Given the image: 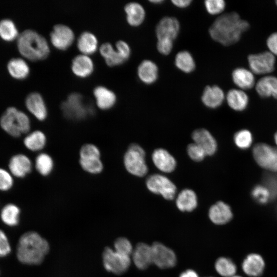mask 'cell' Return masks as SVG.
I'll use <instances>...</instances> for the list:
<instances>
[{"label": "cell", "mask_w": 277, "mask_h": 277, "mask_svg": "<svg viewBox=\"0 0 277 277\" xmlns=\"http://www.w3.org/2000/svg\"><path fill=\"white\" fill-rule=\"evenodd\" d=\"M201 99L206 107L216 108L223 103L225 94L223 90L218 86H207L203 91Z\"/></svg>", "instance_id": "24"}, {"label": "cell", "mask_w": 277, "mask_h": 277, "mask_svg": "<svg viewBox=\"0 0 277 277\" xmlns=\"http://www.w3.org/2000/svg\"><path fill=\"white\" fill-rule=\"evenodd\" d=\"M242 268L243 272L248 276H260L265 268V262L262 256L257 253H250L244 259Z\"/></svg>", "instance_id": "21"}, {"label": "cell", "mask_w": 277, "mask_h": 277, "mask_svg": "<svg viewBox=\"0 0 277 277\" xmlns=\"http://www.w3.org/2000/svg\"><path fill=\"white\" fill-rule=\"evenodd\" d=\"M53 161L46 153H41L35 159V166L37 172L43 176L50 174L53 169Z\"/></svg>", "instance_id": "39"}, {"label": "cell", "mask_w": 277, "mask_h": 277, "mask_svg": "<svg viewBox=\"0 0 277 277\" xmlns=\"http://www.w3.org/2000/svg\"><path fill=\"white\" fill-rule=\"evenodd\" d=\"M208 216L213 223L222 225L230 221L233 214L228 204L222 201H219L210 207Z\"/></svg>", "instance_id": "17"}, {"label": "cell", "mask_w": 277, "mask_h": 277, "mask_svg": "<svg viewBox=\"0 0 277 277\" xmlns=\"http://www.w3.org/2000/svg\"><path fill=\"white\" fill-rule=\"evenodd\" d=\"M266 44L270 52L277 55V32L272 33L268 37Z\"/></svg>", "instance_id": "49"}, {"label": "cell", "mask_w": 277, "mask_h": 277, "mask_svg": "<svg viewBox=\"0 0 277 277\" xmlns=\"http://www.w3.org/2000/svg\"><path fill=\"white\" fill-rule=\"evenodd\" d=\"M13 185V179L11 174L3 168H0V190L7 191Z\"/></svg>", "instance_id": "45"}, {"label": "cell", "mask_w": 277, "mask_h": 277, "mask_svg": "<svg viewBox=\"0 0 277 277\" xmlns=\"http://www.w3.org/2000/svg\"><path fill=\"white\" fill-rule=\"evenodd\" d=\"M97 106L102 110L112 108L116 103V96L111 89L104 86H97L93 91Z\"/></svg>", "instance_id": "20"}, {"label": "cell", "mask_w": 277, "mask_h": 277, "mask_svg": "<svg viewBox=\"0 0 277 277\" xmlns=\"http://www.w3.org/2000/svg\"><path fill=\"white\" fill-rule=\"evenodd\" d=\"M98 40L91 32L85 31L81 33L77 39V47L82 54L90 55L97 49Z\"/></svg>", "instance_id": "29"}, {"label": "cell", "mask_w": 277, "mask_h": 277, "mask_svg": "<svg viewBox=\"0 0 277 277\" xmlns=\"http://www.w3.org/2000/svg\"><path fill=\"white\" fill-rule=\"evenodd\" d=\"M19 33L15 23L11 19L0 21V37L4 41L10 42L17 39Z\"/></svg>", "instance_id": "37"}, {"label": "cell", "mask_w": 277, "mask_h": 277, "mask_svg": "<svg viewBox=\"0 0 277 277\" xmlns=\"http://www.w3.org/2000/svg\"><path fill=\"white\" fill-rule=\"evenodd\" d=\"M205 9L211 15H217L222 13L226 7L223 0H207L204 2Z\"/></svg>", "instance_id": "43"}, {"label": "cell", "mask_w": 277, "mask_h": 277, "mask_svg": "<svg viewBox=\"0 0 277 277\" xmlns=\"http://www.w3.org/2000/svg\"><path fill=\"white\" fill-rule=\"evenodd\" d=\"M131 255L134 265L139 269L144 270L152 263L151 246L146 243H138Z\"/></svg>", "instance_id": "16"}, {"label": "cell", "mask_w": 277, "mask_h": 277, "mask_svg": "<svg viewBox=\"0 0 277 277\" xmlns=\"http://www.w3.org/2000/svg\"><path fill=\"white\" fill-rule=\"evenodd\" d=\"M16 41L19 52L30 61L44 60L50 53V47L46 39L34 30H25L19 33Z\"/></svg>", "instance_id": "3"}, {"label": "cell", "mask_w": 277, "mask_h": 277, "mask_svg": "<svg viewBox=\"0 0 277 277\" xmlns=\"http://www.w3.org/2000/svg\"><path fill=\"white\" fill-rule=\"evenodd\" d=\"M214 267L216 271L223 277H232L236 272V266L231 259L226 257L218 258Z\"/></svg>", "instance_id": "38"}, {"label": "cell", "mask_w": 277, "mask_h": 277, "mask_svg": "<svg viewBox=\"0 0 277 277\" xmlns=\"http://www.w3.org/2000/svg\"><path fill=\"white\" fill-rule=\"evenodd\" d=\"M11 251V246L6 233L0 229V257H5Z\"/></svg>", "instance_id": "47"}, {"label": "cell", "mask_w": 277, "mask_h": 277, "mask_svg": "<svg viewBox=\"0 0 277 277\" xmlns=\"http://www.w3.org/2000/svg\"><path fill=\"white\" fill-rule=\"evenodd\" d=\"M180 29L179 21L174 17L165 16L162 18L155 28L157 39L168 38L174 41L177 36Z\"/></svg>", "instance_id": "14"}, {"label": "cell", "mask_w": 277, "mask_h": 277, "mask_svg": "<svg viewBox=\"0 0 277 277\" xmlns=\"http://www.w3.org/2000/svg\"><path fill=\"white\" fill-rule=\"evenodd\" d=\"M71 70L72 72L80 77H86L92 74L94 70V63L88 55L80 54L72 60Z\"/></svg>", "instance_id": "19"}, {"label": "cell", "mask_w": 277, "mask_h": 277, "mask_svg": "<svg viewBox=\"0 0 277 277\" xmlns=\"http://www.w3.org/2000/svg\"><path fill=\"white\" fill-rule=\"evenodd\" d=\"M75 38L73 30L68 26L58 24L55 25L50 33V39L53 46L57 49H67Z\"/></svg>", "instance_id": "13"}, {"label": "cell", "mask_w": 277, "mask_h": 277, "mask_svg": "<svg viewBox=\"0 0 277 277\" xmlns=\"http://www.w3.org/2000/svg\"><path fill=\"white\" fill-rule=\"evenodd\" d=\"M274 142H275V144H276V146H277V131H276V133L274 134Z\"/></svg>", "instance_id": "53"}, {"label": "cell", "mask_w": 277, "mask_h": 277, "mask_svg": "<svg viewBox=\"0 0 277 277\" xmlns=\"http://www.w3.org/2000/svg\"><path fill=\"white\" fill-rule=\"evenodd\" d=\"M232 277H242V276H241L240 275H234V276H233Z\"/></svg>", "instance_id": "54"}, {"label": "cell", "mask_w": 277, "mask_h": 277, "mask_svg": "<svg viewBox=\"0 0 277 277\" xmlns=\"http://www.w3.org/2000/svg\"><path fill=\"white\" fill-rule=\"evenodd\" d=\"M176 205L181 211L190 212L197 205V196L192 190L186 189L180 192L176 199Z\"/></svg>", "instance_id": "33"}, {"label": "cell", "mask_w": 277, "mask_h": 277, "mask_svg": "<svg viewBox=\"0 0 277 277\" xmlns=\"http://www.w3.org/2000/svg\"><path fill=\"white\" fill-rule=\"evenodd\" d=\"M232 79L236 86L244 90L251 89L255 84L253 73L243 67L236 68L232 71Z\"/></svg>", "instance_id": "30"}, {"label": "cell", "mask_w": 277, "mask_h": 277, "mask_svg": "<svg viewBox=\"0 0 277 277\" xmlns=\"http://www.w3.org/2000/svg\"><path fill=\"white\" fill-rule=\"evenodd\" d=\"M126 20L133 27L141 25L144 21L146 16L145 10L142 5L137 2H130L124 7Z\"/></svg>", "instance_id": "26"}, {"label": "cell", "mask_w": 277, "mask_h": 277, "mask_svg": "<svg viewBox=\"0 0 277 277\" xmlns=\"http://www.w3.org/2000/svg\"><path fill=\"white\" fill-rule=\"evenodd\" d=\"M100 54L109 66L120 65L126 61L121 53L109 42L102 44L99 49Z\"/></svg>", "instance_id": "32"}, {"label": "cell", "mask_w": 277, "mask_h": 277, "mask_svg": "<svg viewBox=\"0 0 277 277\" xmlns=\"http://www.w3.org/2000/svg\"><path fill=\"white\" fill-rule=\"evenodd\" d=\"M114 246L116 252L125 255L130 256L133 250L131 242L124 237L116 239L114 241Z\"/></svg>", "instance_id": "41"}, {"label": "cell", "mask_w": 277, "mask_h": 277, "mask_svg": "<svg viewBox=\"0 0 277 277\" xmlns=\"http://www.w3.org/2000/svg\"><path fill=\"white\" fill-rule=\"evenodd\" d=\"M115 48L121 53L126 61H127L131 54L129 45L123 40L117 41L115 43Z\"/></svg>", "instance_id": "48"}, {"label": "cell", "mask_w": 277, "mask_h": 277, "mask_svg": "<svg viewBox=\"0 0 277 277\" xmlns=\"http://www.w3.org/2000/svg\"><path fill=\"white\" fill-rule=\"evenodd\" d=\"M9 74L17 80H24L30 73V67L26 61L22 58L14 57L9 60L7 65Z\"/></svg>", "instance_id": "28"}, {"label": "cell", "mask_w": 277, "mask_h": 277, "mask_svg": "<svg viewBox=\"0 0 277 277\" xmlns=\"http://www.w3.org/2000/svg\"><path fill=\"white\" fill-rule=\"evenodd\" d=\"M8 166L11 173L19 178L25 177L31 171L32 168L31 160L23 154L13 155L9 161Z\"/></svg>", "instance_id": "18"}, {"label": "cell", "mask_w": 277, "mask_h": 277, "mask_svg": "<svg viewBox=\"0 0 277 277\" xmlns=\"http://www.w3.org/2000/svg\"><path fill=\"white\" fill-rule=\"evenodd\" d=\"M255 90L262 97L277 98V77L267 75L262 77L256 83Z\"/></svg>", "instance_id": "27"}, {"label": "cell", "mask_w": 277, "mask_h": 277, "mask_svg": "<svg viewBox=\"0 0 277 277\" xmlns=\"http://www.w3.org/2000/svg\"><path fill=\"white\" fill-rule=\"evenodd\" d=\"M2 128L9 135L17 137L28 133L30 129V121L24 112L14 107L8 108L0 118Z\"/></svg>", "instance_id": "4"}, {"label": "cell", "mask_w": 277, "mask_h": 277, "mask_svg": "<svg viewBox=\"0 0 277 277\" xmlns=\"http://www.w3.org/2000/svg\"><path fill=\"white\" fill-rule=\"evenodd\" d=\"M179 277H199V276L195 271L189 269L182 272Z\"/></svg>", "instance_id": "51"}, {"label": "cell", "mask_w": 277, "mask_h": 277, "mask_svg": "<svg viewBox=\"0 0 277 277\" xmlns=\"http://www.w3.org/2000/svg\"><path fill=\"white\" fill-rule=\"evenodd\" d=\"M47 138L44 132L35 130L28 134L24 140L25 147L32 151L42 150L46 144Z\"/></svg>", "instance_id": "34"}, {"label": "cell", "mask_w": 277, "mask_h": 277, "mask_svg": "<svg viewBox=\"0 0 277 277\" xmlns=\"http://www.w3.org/2000/svg\"><path fill=\"white\" fill-rule=\"evenodd\" d=\"M151 3H154V4H159V3H161L163 2V1H161V0H154V1H150Z\"/></svg>", "instance_id": "52"}, {"label": "cell", "mask_w": 277, "mask_h": 277, "mask_svg": "<svg viewBox=\"0 0 277 277\" xmlns=\"http://www.w3.org/2000/svg\"><path fill=\"white\" fill-rule=\"evenodd\" d=\"M226 98L229 106L235 111L244 110L249 103L248 96L244 91L240 89H230L228 92Z\"/></svg>", "instance_id": "31"}, {"label": "cell", "mask_w": 277, "mask_h": 277, "mask_svg": "<svg viewBox=\"0 0 277 277\" xmlns=\"http://www.w3.org/2000/svg\"><path fill=\"white\" fill-rule=\"evenodd\" d=\"M248 62L252 73L265 74L274 71L275 58L270 52L264 51L249 55Z\"/></svg>", "instance_id": "11"}, {"label": "cell", "mask_w": 277, "mask_h": 277, "mask_svg": "<svg viewBox=\"0 0 277 277\" xmlns=\"http://www.w3.org/2000/svg\"><path fill=\"white\" fill-rule=\"evenodd\" d=\"M147 187L151 192L161 194L168 200L173 199L176 188L175 185L166 176L155 174L150 175L146 181Z\"/></svg>", "instance_id": "10"}, {"label": "cell", "mask_w": 277, "mask_h": 277, "mask_svg": "<svg viewBox=\"0 0 277 277\" xmlns=\"http://www.w3.org/2000/svg\"><path fill=\"white\" fill-rule=\"evenodd\" d=\"M79 156L80 165L85 171L97 174L103 171L104 166L101 159V151L96 145L84 144L80 149Z\"/></svg>", "instance_id": "7"}, {"label": "cell", "mask_w": 277, "mask_h": 277, "mask_svg": "<svg viewBox=\"0 0 277 277\" xmlns=\"http://www.w3.org/2000/svg\"><path fill=\"white\" fill-rule=\"evenodd\" d=\"M47 241L35 231H28L19 238L16 256L19 262L27 265H38L49 251Z\"/></svg>", "instance_id": "2"}, {"label": "cell", "mask_w": 277, "mask_h": 277, "mask_svg": "<svg viewBox=\"0 0 277 277\" xmlns=\"http://www.w3.org/2000/svg\"><path fill=\"white\" fill-rule=\"evenodd\" d=\"M252 135L248 130H241L238 131L234 136L235 144L241 149H246L249 148L252 143Z\"/></svg>", "instance_id": "40"}, {"label": "cell", "mask_w": 277, "mask_h": 277, "mask_svg": "<svg viewBox=\"0 0 277 277\" xmlns=\"http://www.w3.org/2000/svg\"><path fill=\"white\" fill-rule=\"evenodd\" d=\"M276 5L277 6V1H275Z\"/></svg>", "instance_id": "55"}, {"label": "cell", "mask_w": 277, "mask_h": 277, "mask_svg": "<svg viewBox=\"0 0 277 277\" xmlns=\"http://www.w3.org/2000/svg\"><path fill=\"white\" fill-rule=\"evenodd\" d=\"M194 143L200 146L206 152V155H213L217 149L215 140L211 133L205 129L195 130L192 134Z\"/></svg>", "instance_id": "22"}, {"label": "cell", "mask_w": 277, "mask_h": 277, "mask_svg": "<svg viewBox=\"0 0 277 277\" xmlns=\"http://www.w3.org/2000/svg\"><path fill=\"white\" fill-rule=\"evenodd\" d=\"M249 28V24L242 19L238 13L231 12L218 17L209 29L211 37L224 46L237 43L242 34Z\"/></svg>", "instance_id": "1"}, {"label": "cell", "mask_w": 277, "mask_h": 277, "mask_svg": "<svg viewBox=\"0 0 277 277\" xmlns=\"http://www.w3.org/2000/svg\"><path fill=\"white\" fill-rule=\"evenodd\" d=\"M102 257L105 268L116 275L125 273L131 264L130 256L120 254L109 247L105 248Z\"/></svg>", "instance_id": "9"}, {"label": "cell", "mask_w": 277, "mask_h": 277, "mask_svg": "<svg viewBox=\"0 0 277 277\" xmlns=\"http://www.w3.org/2000/svg\"><path fill=\"white\" fill-rule=\"evenodd\" d=\"M173 41L168 38L157 39L156 48L162 54L167 55L170 54L173 48Z\"/></svg>", "instance_id": "46"}, {"label": "cell", "mask_w": 277, "mask_h": 277, "mask_svg": "<svg viewBox=\"0 0 277 277\" xmlns=\"http://www.w3.org/2000/svg\"><path fill=\"white\" fill-rule=\"evenodd\" d=\"M144 149L136 144H131L124 156V164L127 171L136 176H143L148 171Z\"/></svg>", "instance_id": "6"}, {"label": "cell", "mask_w": 277, "mask_h": 277, "mask_svg": "<svg viewBox=\"0 0 277 277\" xmlns=\"http://www.w3.org/2000/svg\"><path fill=\"white\" fill-rule=\"evenodd\" d=\"M20 209L13 204L6 205L1 210V219L7 226L13 227L18 225L19 221Z\"/></svg>", "instance_id": "35"}, {"label": "cell", "mask_w": 277, "mask_h": 277, "mask_svg": "<svg viewBox=\"0 0 277 277\" xmlns=\"http://www.w3.org/2000/svg\"><path fill=\"white\" fill-rule=\"evenodd\" d=\"M152 263L161 269L173 267L177 261L174 252L160 242H154L151 245Z\"/></svg>", "instance_id": "12"}, {"label": "cell", "mask_w": 277, "mask_h": 277, "mask_svg": "<svg viewBox=\"0 0 277 277\" xmlns=\"http://www.w3.org/2000/svg\"><path fill=\"white\" fill-rule=\"evenodd\" d=\"M175 66L181 71L189 73L195 68V63L191 54L186 50L179 52L175 57Z\"/></svg>", "instance_id": "36"}, {"label": "cell", "mask_w": 277, "mask_h": 277, "mask_svg": "<svg viewBox=\"0 0 277 277\" xmlns=\"http://www.w3.org/2000/svg\"><path fill=\"white\" fill-rule=\"evenodd\" d=\"M152 159L156 168L162 172H171L175 168V159L164 149L159 148L155 150L152 153Z\"/></svg>", "instance_id": "23"}, {"label": "cell", "mask_w": 277, "mask_h": 277, "mask_svg": "<svg viewBox=\"0 0 277 277\" xmlns=\"http://www.w3.org/2000/svg\"><path fill=\"white\" fill-rule=\"evenodd\" d=\"M28 110L38 120H45L48 115L47 108L42 95L37 92H32L25 99Z\"/></svg>", "instance_id": "15"}, {"label": "cell", "mask_w": 277, "mask_h": 277, "mask_svg": "<svg viewBox=\"0 0 277 277\" xmlns=\"http://www.w3.org/2000/svg\"><path fill=\"white\" fill-rule=\"evenodd\" d=\"M61 108L66 116L73 120L84 118L93 111L91 103L77 92L69 94L61 104Z\"/></svg>", "instance_id": "5"}, {"label": "cell", "mask_w": 277, "mask_h": 277, "mask_svg": "<svg viewBox=\"0 0 277 277\" xmlns=\"http://www.w3.org/2000/svg\"><path fill=\"white\" fill-rule=\"evenodd\" d=\"M172 4L177 8H185L188 7L191 3L190 0H173Z\"/></svg>", "instance_id": "50"}, {"label": "cell", "mask_w": 277, "mask_h": 277, "mask_svg": "<svg viewBox=\"0 0 277 277\" xmlns=\"http://www.w3.org/2000/svg\"><path fill=\"white\" fill-rule=\"evenodd\" d=\"M252 154L255 161L261 168L277 172V147L259 143L253 147Z\"/></svg>", "instance_id": "8"}, {"label": "cell", "mask_w": 277, "mask_h": 277, "mask_svg": "<svg viewBox=\"0 0 277 277\" xmlns=\"http://www.w3.org/2000/svg\"><path fill=\"white\" fill-rule=\"evenodd\" d=\"M159 69L156 64L149 60L143 61L137 68V75L144 84L150 85L157 79Z\"/></svg>", "instance_id": "25"}, {"label": "cell", "mask_w": 277, "mask_h": 277, "mask_svg": "<svg viewBox=\"0 0 277 277\" xmlns=\"http://www.w3.org/2000/svg\"><path fill=\"white\" fill-rule=\"evenodd\" d=\"M187 152L189 157L193 161H202L206 155L205 151L195 143L190 144L187 147Z\"/></svg>", "instance_id": "44"}, {"label": "cell", "mask_w": 277, "mask_h": 277, "mask_svg": "<svg viewBox=\"0 0 277 277\" xmlns=\"http://www.w3.org/2000/svg\"><path fill=\"white\" fill-rule=\"evenodd\" d=\"M251 194L254 199L263 204L267 203L271 197L269 189L264 186L260 185L253 188Z\"/></svg>", "instance_id": "42"}]
</instances>
